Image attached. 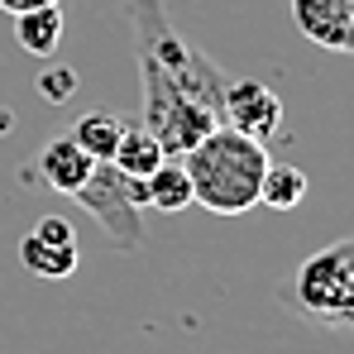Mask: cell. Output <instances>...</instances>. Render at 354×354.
<instances>
[{
	"label": "cell",
	"instance_id": "obj_9",
	"mask_svg": "<svg viewBox=\"0 0 354 354\" xmlns=\"http://www.w3.org/2000/svg\"><path fill=\"white\" fill-rule=\"evenodd\" d=\"M144 192H149V206L163 211V216H177L182 206H192V177L182 168V158H163L153 173L144 177Z\"/></svg>",
	"mask_w": 354,
	"mask_h": 354
},
{
	"label": "cell",
	"instance_id": "obj_7",
	"mask_svg": "<svg viewBox=\"0 0 354 354\" xmlns=\"http://www.w3.org/2000/svg\"><path fill=\"white\" fill-rule=\"evenodd\" d=\"M77 239H48L39 230L19 239V263L34 273V278H72L77 273Z\"/></svg>",
	"mask_w": 354,
	"mask_h": 354
},
{
	"label": "cell",
	"instance_id": "obj_5",
	"mask_svg": "<svg viewBox=\"0 0 354 354\" xmlns=\"http://www.w3.org/2000/svg\"><path fill=\"white\" fill-rule=\"evenodd\" d=\"M297 29L335 53H354V0H292Z\"/></svg>",
	"mask_w": 354,
	"mask_h": 354
},
{
	"label": "cell",
	"instance_id": "obj_15",
	"mask_svg": "<svg viewBox=\"0 0 354 354\" xmlns=\"http://www.w3.org/2000/svg\"><path fill=\"white\" fill-rule=\"evenodd\" d=\"M10 124H15V120H10V111H5V106H0V134H5Z\"/></svg>",
	"mask_w": 354,
	"mask_h": 354
},
{
	"label": "cell",
	"instance_id": "obj_13",
	"mask_svg": "<svg viewBox=\"0 0 354 354\" xmlns=\"http://www.w3.org/2000/svg\"><path fill=\"white\" fill-rule=\"evenodd\" d=\"M77 91V72L72 67H62V62H53L48 72H39V96L44 101H53V106H62L67 96Z\"/></svg>",
	"mask_w": 354,
	"mask_h": 354
},
{
	"label": "cell",
	"instance_id": "obj_1",
	"mask_svg": "<svg viewBox=\"0 0 354 354\" xmlns=\"http://www.w3.org/2000/svg\"><path fill=\"white\" fill-rule=\"evenodd\" d=\"M182 168L192 177V201L211 216H244L259 206V182L268 168V144L239 134L230 124H216L196 149L182 153Z\"/></svg>",
	"mask_w": 354,
	"mask_h": 354
},
{
	"label": "cell",
	"instance_id": "obj_8",
	"mask_svg": "<svg viewBox=\"0 0 354 354\" xmlns=\"http://www.w3.org/2000/svg\"><path fill=\"white\" fill-rule=\"evenodd\" d=\"M15 39L34 58H53L62 44V5H39V10L15 15Z\"/></svg>",
	"mask_w": 354,
	"mask_h": 354
},
{
	"label": "cell",
	"instance_id": "obj_2",
	"mask_svg": "<svg viewBox=\"0 0 354 354\" xmlns=\"http://www.w3.org/2000/svg\"><path fill=\"white\" fill-rule=\"evenodd\" d=\"M288 306L326 330H354V235L316 249L288 283Z\"/></svg>",
	"mask_w": 354,
	"mask_h": 354
},
{
	"label": "cell",
	"instance_id": "obj_10",
	"mask_svg": "<svg viewBox=\"0 0 354 354\" xmlns=\"http://www.w3.org/2000/svg\"><path fill=\"white\" fill-rule=\"evenodd\" d=\"M163 158H168V153H163V144H158L144 124H124L115 153H111V163H115L124 177H149L158 163H163Z\"/></svg>",
	"mask_w": 354,
	"mask_h": 354
},
{
	"label": "cell",
	"instance_id": "obj_6",
	"mask_svg": "<svg viewBox=\"0 0 354 354\" xmlns=\"http://www.w3.org/2000/svg\"><path fill=\"white\" fill-rule=\"evenodd\" d=\"M91 168H96V158H91L72 134H53V139L39 149V168H34V173L44 177V187H48V192L72 196V192L91 177Z\"/></svg>",
	"mask_w": 354,
	"mask_h": 354
},
{
	"label": "cell",
	"instance_id": "obj_12",
	"mask_svg": "<svg viewBox=\"0 0 354 354\" xmlns=\"http://www.w3.org/2000/svg\"><path fill=\"white\" fill-rule=\"evenodd\" d=\"M120 134H124V120H120L115 111H86V115L72 124V139H77L91 158H111Z\"/></svg>",
	"mask_w": 354,
	"mask_h": 354
},
{
	"label": "cell",
	"instance_id": "obj_14",
	"mask_svg": "<svg viewBox=\"0 0 354 354\" xmlns=\"http://www.w3.org/2000/svg\"><path fill=\"white\" fill-rule=\"evenodd\" d=\"M39 5H62V0H0L5 15H24V10H39Z\"/></svg>",
	"mask_w": 354,
	"mask_h": 354
},
{
	"label": "cell",
	"instance_id": "obj_4",
	"mask_svg": "<svg viewBox=\"0 0 354 354\" xmlns=\"http://www.w3.org/2000/svg\"><path fill=\"white\" fill-rule=\"evenodd\" d=\"M221 120L259 139V144H273L278 129H283V96L259 82V77H239V82H225V101H221Z\"/></svg>",
	"mask_w": 354,
	"mask_h": 354
},
{
	"label": "cell",
	"instance_id": "obj_11",
	"mask_svg": "<svg viewBox=\"0 0 354 354\" xmlns=\"http://www.w3.org/2000/svg\"><path fill=\"white\" fill-rule=\"evenodd\" d=\"M306 173L292 168V163H268L263 168V182H259V201L268 206V211H292L301 206V196H306Z\"/></svg>",
	"mask_w": 354,
	"mask_h": 354
},
{
	"label": "cell",
	"instance_id": "obj_3",
	"mask_svg": "<svg viewBox=\"0 0 354 354\" xmlns=\"http://www.w3.org/2000/svg\"><path fill=\"white\" fill-rule=\"evenodd\" d=\"M72 196L96 216L101 235L111 239L115 249H139L144 244V206H149L144 177H124L111 158H96L91 177Z\"/></svg>",
	"mask_w": 354,
	"mask_h": 354
}]
</instances>
